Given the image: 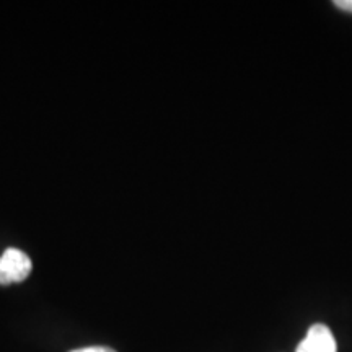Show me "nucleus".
Listing matches in <instances>:
<instances>
[{"label": "nucleus", "instance_id": "4", "mask_svg": "<svg viewBox=\"0 0 352 352\" xmlns=\"http://www.w3.org/2000/svg\"><path fill=\"white\" fill-rule=\"evenodd\" d=\"M334 7L338 10H342L346 13H352V0H334Z\"/></svg>", "mask_w": 352, "mask_h": 352}, {"label": "nucleus", "instance_id": "2", "mask_svg": "<svg viewBox=\"0 0 352 352\" xmlns=\"http://www.w3.org/2000/svg\"><path fill=\"white\" fill-rule=\"evenodd\" d=\"M296 352H338V344L329 327L315 323L308 328L307 336L298 344Z\"/></svg>", "mask_w": 352, "mask_h": 352}, {"label": "nucleus", "instance_id": "3", "mask_svg": "<svg viewBox=\"0 0 352 352\" xmlns=\"http://www.w3.org/2000/svg\"><path fill=\"white\" fill-rule=\"evenodd\" d=\"M69 352H116L108 346H90V347H82V349H74Z\"/></svg>", "mask_w": 352, "mask_h": 352}, {"label": "nucleus", "instance_id": "1", "mask_svg": "<svg viewBox=\"0 0 352 352\" xmlns=\"http://www.w3.org/2000/svg\"><path fill=\"white\" fill-rule=\"evenodd\" d=\"M32 259L19 248H7L0 256V285L21 283L32 272Z\"/></svg>", "mask_w": 352, "mask_h": 352}]
</instances>
